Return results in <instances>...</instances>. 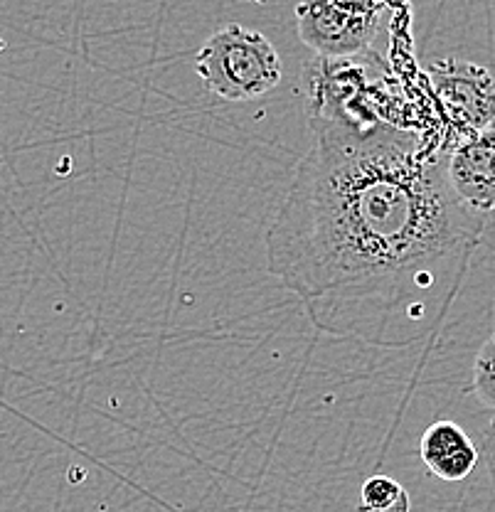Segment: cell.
Instances as JSON below:
<instances>
[{"label":"cell","mask_w":495,"mask_h":512,"mask_svg":"<svg viewBox=\"0 0 495 512\" xmlns=\"http://www.w3.org/2000/svg\"><path fill=\"white\" fill-rule=\"evenodd\" d=\"M266 229V271L321 333L407 348L444 318L483 220L449 183L446 153L395 121L313 128Z\"/></svg>","instance_id":"6da1fadb"},{"label":"cell","mask_w":495,"mask_h":512,"mask_svg":"<svg viewBox=\"0 0 495 512\" xmlns=\"http://www.w3.org/2000/svg\"><path fill=\"white\" fill-rule=\"evenodd\" d=\"M387 67L375 50L350 57H313L301 67L308 128H365L385 119Z\"/></svg>","instance_id":"7a4b0ae2"},{"label":"cell","mask_w":495,"mask_h":512,"mask_svg":"<svg viewBox=\"0 0 495 512\" xmlns=\"http://www.w3.org/2000/svg\"><path fill=\"white\" fill-rule=\"evenodd\" d=\"M195 72L207 92L225 101H249L281 82V60L262 32L230 23L212 32L195 57Z\"/></svg>","instance_id":"3957f363"},{"label":"cell","mask_w":495,"mask_h":512,"mask_svg":"<svg viewBox=\"0 0 495 512\" xmlns=\"http://www.w3.org/2000/svg\"><path fill=\"white\" fill-rule=\"evenodd\" d=\"M399 0H301L298 37L318 57H350L372 50L382 13Z\"/></svg>","instance_id":"277c9868"},{"label":"cell","mask_w":495,"mask_h":512,"mask_svg":"<svg viewBox=\"0 0 495 512\" xmlns=\"http://www.w3.org/2000/svg\"><path fill=\"white\" fill-rule=\"evenodd\" d=\"M429 82L451 124L449 153L495 124V74L488 67L446 57L431 64Z\"/></svg>","instance_id":"5b68a950"},{"label":"cell","mask_w":495,"mask_h":512,"mask_svg":"<svg viewBox=\"0 0 495 512\" xmlns=\"http://www.w3.org/2000/svg\"><path fill=\"white\" fill-rule=\"evenodd\" d=\"M446 170L451 188L473 215L495 217V126L459 143Z\"/></svg>","instance_id":"8992f818"},{"label":"cell","mask_w":495,"mask_h":512,"mask_svg":"<svg viewBox=\"0 0 495 512\" xmlns=\"http://www.w3.org/2000/svg\"><path fill=\"white\" fill-rule=\"evenodd\" d=\"M419 456L436 478L459 483V480L471 476L481 453L459 424L444 419L424 431Z\"/></svg>","instance_id":"52a82bcc"},{"label":"cell","mask_w":495,"mask_h":512,"mask_svg":"<svg viewBox=\"0 0 495 512\" xmlns=\"http://www.w3.org/2000/svg\"><path fill=\"white\" fill-rule=\"evenodd\" d=\"M409 493L390 476L367 478L360 488V510L363 512H409Z\"/></svg>","instance_id":"ba28073f"},{"label":"cell","mask_w":495,"mask_h":512,"mask_svg":"<svg viewBox=\"0 0 495 512\" xmlns=\"http://www.w3.org/2000/svg\"><path fill=\"white\" fill-rule=\"evenodd\" d=\"M473 392L495 414V333L481 345L473 362Z\"/></svg>","instance_id":"9c48e42d"},{"label":"cell","mask_w":495,"mask_h":512,"mask_svg":"<svg viewBox=\"0 0 495 512\" xmlns=\"http://www.w3.org/2000/svg\"><path fill=\"white\" fill-rule=\"evenodd\" d=\"M483 456H486L488 473H491V480L495 485V419H493V424L488 426L486 441H483Z\"/></svg>","instance_id":"30bf717a"},{"label":"cell","mask_w":495,"mask_h":512,"mask_svg":"<svg viewBox=\"0 0 495 512\" xmlns=\"http://www.w3.org/2000/svg\"><path fill=\"white\" fill-rule=\"evenodd\" d=\"M242 3H257V5H264V3H269V0H242Z\"/></svg>","instance_id":"8fae6325"},{"label":"cell","mask_w":495,"mask_h":512,"mask_svg":"<svg viewBox=\"0 0 495 512\" xmlns=\"http://www.w3.org/2000/svg\"><path fill=\"white\" fill-rule=\"evenodd\" d=\"M0 50H3V40H0Z\"/></svg>","instance_id":"7c38bea8"},{"label":"cell","mask_w":495,"mask_h":512,"mask_svg":"<svg viewBox=\"0 0 495 512\" xmlns=\"http://www.w3.org/2000/svg\"><path fill=\"white\" fill-rule=\"evenodd\" d=\"M358 512H363V510H358Z\"/></svg>","instance_id":"4fadbf2b"}]
</instances>
